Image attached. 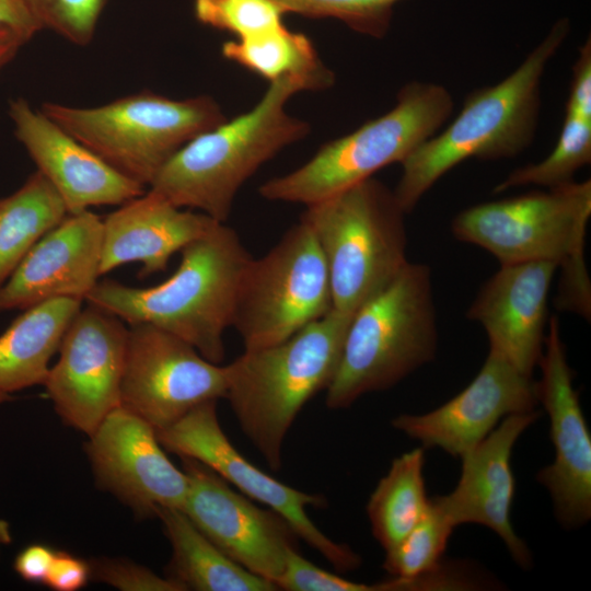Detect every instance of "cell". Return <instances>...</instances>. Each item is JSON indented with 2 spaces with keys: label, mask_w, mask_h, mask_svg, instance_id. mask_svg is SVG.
<instances>
[{
  "label": "cell",
  "mask_w": 591,
  "mask_h": 591,
  "mask_svg": "<svg viewBox=\"0 0 591 591\" xmlns=\"http://www.w3.org/2000/svg\"><path fill=\"white\" fill-rule=\"evenodd\" d=\"M323 90L320 82L302 76L269 82L250 111L184 144L148 189L179 208L225 222L243 184L267 161L310 134L308 121L286 111L288 101L300 92Z\"/></svg>",
  "instance_id": "obj_1"
},
{
  "label": "cell",
  "mask_w": 591,
  "mask_h": 591,
  "mask_svg": "<svg viewBox=\"0 0 591 591\" xmlns=\"http://www.w3.org/2000/svg\"><path fill=\"white\" fill-rule=\"evenodd\" d=\"M181 254L175 273L160 285L137 288L106 279L85 301L129 325L158 326L221 363L223 334L232 325L239 281L252 256L225 222H217Z\"/></svg>",
  "instance_id": "obj_2"
},
{
  "label": "cell",
  "mask_w": 591,
  "mask_h": 591,
  "mask_svg": "<svg viewBox=\"0 0 591 591\" xmlns=\"http://www.w3.org/2000/svg\"><path fill=\"white\" fill-rule=\"evenodd\" d=\"M570 32L560 19L522 63L495 85L471 92L457 116L401 163L394 194L406 213L451 169L476 158H513L533 141L541 106V80L547 62Z\"/></svg>",
  "instance_id": "obj_3"
},
{
  "label": "cell",
  "mask_w": 591,
  "mask_h": 591,
  "mask_svg": "<svg viewBox=\"0 0 591 591\" xmlns=\"http://www.w3.org/2000/svg\"><path fill=\"white\" fill-rule=\"evenodd\" d=\"M591 181L472 206L457 213L453 235L483 247L500 264L551 262L561 270L556 305L584 318L591 286L584 262Z\"/></svg>",
  "instance_id": "obj_4"
},
{
  "label": "cell",
  "mask_w": 591,
  "mask_h": 591,
  "mask_svg": "<svg viewBox=\"0 0 591 591\" xmlns=\"http://www.w3.org/2000/svg\"><path fill=\"white\" fill-rule=\"evenodd\" d=\"M351 318L333 309L289 338L244 350L227 364L224 398L271 470L281 467L283 441L303 406L331 384Z\"/></svg>",
  "instance_id": "obj_5"
},
{
  "label": "cell",
  "mask_w": 591,
  "mask_h": 591,
  "mask_svg": "<svg viewBox=\"0 0 591 591\" xmlns=\"http://www.w3.org/2000/svg\"><path fill=\"white\" fill-rule=\"evenodd\" d=\"M438 348L430 268L408 262L352 315L326 406L350 407L364 394L387 390L430 362Z\"/></svg>",
  "instance_id": "obj_6"
},
{
  "label": "cell",
  "mask_w": 591,
  "mask_h": 591,
  "mask_svg": "<svg viewBox=\"0 0 591 591\" xmlns=\"http://www.w3.org/2000/svg\"><path fill=\"white\" fill-rule=\"evenodd\" d=\"M327 266L333 309L354 315L409 262L406 212L394 190L370 177L305 206Z\"/></svg>",
  "instance_id": "obj_7"
},
{
  "label": "cell",
  "mask_w": 591,
  "mask_h": 591,
  "mask_svg": "<svg viewBox=\"0 0 591 591\" xmlns=\"http://www.w3.org/2000/svg\"><path fill=\"white\" fill-rule=\"evenodd\" d=\"M452 111V96L443 85L408 82L389 112L324 143L298 169L266 181L259 195L271 201L305 206L328 198L373 177L390 164H401L438 132Z\"/></svg>",
  "instance_id": "obj_8"
},
{
  "label": "cell",
  "mask_w": 591,
  "mask_h": 591,
  "mask_svg": "<svg viewBox=\"0 0 591 591\" xmlns=\"http://www.w3.org/2000/svg\"><path fill=\"white\" fill-rule=\"evenodd\" d=\"M39 109L116 171L146 188L184 144L227 119L210 95L175 100L151 91L100 106L45 102Z\"/></svg>",
  "instance_id": "obj_9"
},
{
  "label": "cell",
  "mask_w": 591,
  "mask_h": 591,
  "mask_svg": "<svg viewBox=\"0 0 591 591\" xmlns=\"http://www.w3.org/2000/svg\"><path fill=\"white\" fill-rule=\"evenodd\" d=\"M333 310L325 258L311 228L292 225L265 255L245 265L232 327L244 350L278 344Z\"/></svg>",
  "instance_id": "obj_10"
},
{
  "label": "cell",
  "mask_w": 591,
  "mask_h": 591,
  "mask_svg": "<svg viewBox=\"0 0 591 591\" xmlns=\"http://www.w3.org/2000/svg\"><path fill=\"white\" fill-rule=\"evenodd\" d=\"M155 432L166 451L205 464L247 498L262 502L281 515L299 538L317 551L337 570L345 572L360 566L361 558L355 551L331 540L309 518L306 508H323L325 498L282 484L248 462L223 432L218 419L217 401L197 405L174 424Z\"/></svg>",
  "instance_id": "obj_11"
},
{
  "label": "cell",
  "mask_w": 591,
  "mask_h": 591,
  "mask_svg": "<svg viewBox=\"0 0 591 591\" xmlns=\"http://www.w3.org/2000/svg\"><path fill=\"white\" fill-rule=\"evenodd\" d=\"M227 387L228 367L207 360L187 341L148 323L128 328L120 405L155 430L224 397Z\"/></svg>",
  "instance_id": "obj_12"
},
{
  "label": "cell",
  "mask_w": 591,
  "mask_h": 591,
  "mask_svg": "<svg viewBox=\"0 0 591 591\" xmlns=\"http://www.w3.org/2000/svg\"><path fill=\"white\" fill-rule=\"evenodd\" d=\"M127 335L120 318L91 304L73 317L44 383L66 425L90 436L120 406Z\"/></svg>",
  "instance_id": "obj_13"
},
{
  "label": "cell",
  "mask_w": 591,
  "mask_h": 591,
  "mask_svg": "<svg viewBox=\"0 0 591 591\" xmlns=\"http://www.w3.org/2000/svg\"><path fill=\"white\" fill-rule=\"evenodd\" d=\"M181 460L188 478L184 513L229 558L276 584L298 538L289 523L234 491L205 464Z\"/></svg>",
  "instance_id": "obj_14"
},
{
  "label": "cell",
  "mask_w": 591,
  "mask_h": 591,
  "mask_svg": "<svg viewBox=\"0 0 591 591\" xmlns=\"http://www.w3.org/2000/svg\"><path fill=\"white\" fill-rule=\"evenodd\" d=\"M546 331L536 385L538 402L549 418L555 459L536 479L548 490L559 523L576 529L591 518V437L556 316L549 318Z\"/></svg>",
  "instance_id": "obj_15"
},
{
  "label": "cell",
  "mask_w": 591,
  "mask_h": 591,
  "mask_svg": "<svg viewBox=\"0 0 591 591\" xmlns=\"http://www.w3.org/2000/svg\"><path fill=\"white\" fill-rule=\"evenodd\" d=\"M85 452L99 486L138 517L183 508L187 475L166 456L155 429L129 409H113L89 436Z\"/></svg>",
  "instance_id": "obj_16"
},
{
  "label": "cell",
  "mask_w": 591,
  "mask_h": 591,
  "mask_svg": "<svg viewBox=\"0 0 591 591\" xmlns=\"http://www.w3.org/2000/svg\"><path fill=\"white\" fill-rule=\"evenodd\" d=\"M538 403L536 381L489 350L476 376L453 398L425 414L398 415L391 424L422 448H439L461 457L500 419L534 410Z\"/></svg>",
  "instance_id": "obj_17"
},
{
  "label": "cell",
  "mask_w": 591,
  "mask_h": 591,
  "mask_svg": "<svg viewBox=\"0 0 591 591\" xmlns=\"http://www.w3.org/2000/svg\"><path fill=\"white\" fill-rule=\"evenodd\" d=\"M14 134L53 185L68 215L93 206H120L147 192L82 144L39 108L18 97L9 103Z\"/></svg>",
  "instance_id": "obj_18"
},
{
  "label": "cell",
  "mask_w": 591,
  "mask_h": 591,
  "mask_svg": "<svg viewBox=\"0 0 591 591\" xmlns=\"http://www.w3.org/2000/svg\"><path fill=\"white\" fill-rule=\"evenodd\" d=\"M538 417L536 409L505 417L485 439L461 456L462 471L455 488L431 498L455 528L474 523L494 531L522 568H528L532 558L511 523L515 491L511 454L520 436Z\"/></svg>",
  "instance_id": "obj_19"
},
{
  "label": "cell",
  "mask_w": 591,
  "mask_h": 591,
  "mask_svg": "<svg viewBox=\"0 0 591 591\" xmlns=\"http://www.w3.org/2000/svg\"><path fill=\"white\" fill-rule=\"evenodd\" d=\"M102 231L103 219L90 210L68 215L0 286V313L59 298L85 301L101 276Z\"/></svg>",
  "instance_id": "obj_20"
},
{
  "label": "cell",
  "mask_w": 591,
  "mask_h": 591,
  "mask_svg": "<svg viewBox=\"0 0 591 591\" xmlns=\"http://www.w3.org/2000/svg\"><path fill=\"white\" fill-rule=\"evenodd\" d=\"M557 266L551 262L500 264L467 311L498 354L532 376L543 352L547 299Z\"/></svg>",
  "instance_id": "obj_21"
},
{
  "label": "cell",
  "mask_w": 591,
  "mask_h": 591,
  "mask_svg": "<svg viewBox=\"0 0 591 591\" xmlns=\"http://www.w3.org/2000/svg\"><path fill=\"white\" fill-rule=\"evenodd\" d=\"M218 221L179 208L148 189L103 219L100 273L140 263V278L164 271L170 258Z\"/></svg>",
  "instance_id": "obj_22"
},
{
  "label": "cell",
  "mask_w": 591,
  "mask_h": 591,
  "mask_svg": "<svg viewBox=\"0 0 591 591\" xmlns=\"http://www.w3.org/2000/svg\"><path fill=\"white\" fill-rule=\"evenodd\" d=\"M82 302L53 299L23 310L10 324L0 335V393L44 385L49 361Z\"/></svg>",
  "instance_id": "obj_23"
},
{
  "label": "cell",
  "mask_w": 591,
  "mask_h": 591,
  "mask_svg": "<svg viewBox=\"0 0 591 591\" xmlns=\"http://www.w3.org/2000/svg\"><path fill=\"white\" fill-rule=\"evenodd\" d=\"M172 547L166 577L183 591H274L273 582L229 558L209 541L182 509L157 512Z\"/></svg>",
  "instance_id": "obj_24"
},
{
  "label": "cell",
  "mask_w": 591,
  "mask_h": 591,
  "mask_svg": "<svg viewBox=\"0 0 591 591\" xmlns=\"http://www.w3.org/2000/svg\"><path fill=\"white\" fill-rule=\"evenodd\" d=\"M67 216L60 196L37 170L13 194L0 198V286L32 246Z\"/></svg>",
  "instance_id": "obj_25"
},
{
  "label": "cell",
  "mask_w": 591,
  "mask_h": 591,
  "mask_svg": "<svg viewBox=\"0 0 591 591\" xmlns=\"http://www.w3.org/2000/svg\"><path fill=\"white\" fill-rule=\"evenodd\" d=\"M424 466L425 448L401 454L370 495L367 514L384 551L399 542L428 510Z\"/></svg>",
  "instance_id": "obj_26"
},
{
  "label": "cell",
  "mask_w": 591,
  "mask_h": 591,
  "mask_svg": "<svg viewBox=\"0 0 591 591\" xmlns=\"http://www.w3.org/2000/svg\"><path fill=\"white\" fill-rule=\"evenodd\" d=\"M222 56L268 80L302 76L320 82L325 90L335 82L334 72L321 60L313 42L285 25L275 30L222 44Z\"/></svg>",
  "instance_id": "obj_27"
},
{
  "label": "cell",
  "mask_w": 591,
  "mask_h": 591,
  "mask_svg": "<svg viewBox=\"0 0 591 591\" xmlns=\"http://www.w3.org/2000/svg\"><path fill=\"white\" fill-rule=\"evenodd\" d=\"M454 529L452 521L430 498L421 520L385 551L383 568L392 577L410 582L413 590H419L416 579L440 568Z\"/></svg>",
  "instance_id": "obj_28"
},
{
  "label": "cell",
  "mask_w": 591,
  "mask_h": 591,
  "mask_svg": "<svg viewBox=\"0 0 591 591\" xmlns=\"http://www.w3.org/2000/svg\"><path fill=\"white\" fill-rule=\"evenodd\" d=\"M590 162L591 120L566 114L552 152L537 163L512 171L494 188V193L524 185L557 187L572 182L575 173Z\"/></svg>",
  "instance_id": "obj_29"
},
{
  "label": "cell",
  "mask_w": 591,
  "mask_h": 591,
  "mask_svg": "<svg viewBox=\"0 0 591 591\" xmlns=\"http://www.w3.org/2000/svg\"><path fill=\"white\" fill-rule=\"evenodd\" d=\"M285 13L312 19L333 18L352 31L382 38L390 30L394 5L401 0H271Z\"/></svg>",
  "instance_id": "obj_30"
},
{
  "label": "cell",
  "mask_w": 591,
  "mask_h": 591,
  "mask_svg": "<svg viewBox=\"0 0 591 591\" xmlns=\"http://www.w3.org/2000/svg\"><path fill=\"white\" fill-rule=\"evenodd\" d=\"M194 13L201 24L233 34L235 39L280 27L286 14L271 0H195Z\"/></svg>",
  "instance_id": "obj_31"
},
{
  "label": "cell",
  "mask_w": 591,
  "mask_h": 591,
  "mask_svg": "<svg viewBox=\"0 0 591 591\" xmlns=\"http://www.w3.org/2000/svg\"><path fill=\"white\" fill-rule=\"evenodd\" d=\"M42 30L85 46L94 37L106 0H23Z\"/></svg>",
  "instance_id": "obj_32"
},
{
  "label": "cell",
  "mask_w": 591,
  "mask_h": 591,
  "mask_svg": "<svg viewBox=\"0 0 591 591\" xmlns=\"http://www.w3.org/2000/svg\"><path fill=\"white\" fill-rule=\"evenodd\" d=\"M278 589L288 591H382L381 581L362 583L341 578L326 571L304 558L296 548L287 556L281 576L276 581Z\"/></svg>",
  "instance_id": "obj_33"
},
{
  "label": "cell",
  "mask_w": 591,
  "mask_h": 591,
  "mask_svg": "<svg viewBox=\"0 0 591 591\" xmlns=\"http://www.w3.org/2000/svg\"><path fill=\"white\" fill-rule=\"evenodd\" d=\"M90 563L91 579L124 591H183L167 577L134 561L120 558H97Z\"/></svg>",
  "instance_id": "obj_34"
},
{
  "label": "cell",
  "mask_w": 591,
  "mask_h": 591,
  "mask_svg": "<svg viewBox=\"0 0 591 591\" xmlns=\"http://www.w3.org/2000/svg\"><path fill=\"white\" fill-rule=\"evenodd\" d=\"M566 114L591 120V39L579 47L572 67V79L566 103Z\"/></svg>",
  "instance_id": "obj_35"
},
{
  "label": "cell",
  "mask_w": 591,
  "mask_h": 591,
  "mask_svg": "<svg viewBox=\"0 0 591 591\" xmlns=\"http://www.w3.org/2000/svg\"><path fill=\"white\" fill-rule=\"evenodd\" d=\"M91 579L90 563L65 551H56L44 584L56 591H77Z\"/></svg>",
  "instance_id": "obj_36"
},
{
  "label": "cell",
  "mask_w": 591,
  "mask_h": 591,
  "mask_svg": "<svg viewBox=\"0 0 591 591\" xmlns=\"http://www.w3.org/2000/svg\"><path fill=\"white\" fill-rule=\"evenodd\" d=\"M56 551L45 544H31L16 555L13 568L25 581L44 583Z\"/></svg>",
  "instance_id": "obj_37"
},
{
  "label": "cell",
  "mask_w": 591,
  "mask_h": 591,
  "mask_svg": "<svg viewBox=\"0 0 591 591\" xmlns=\"http://www.w3.org/2000/svg\"><path fill=\"white\" fill-rule=\"evenodd\" d=\"M0 28L10 30L26 42L42 31L23 0H0Z\"/></svg>",
  "instance_id": "obj_38"
},
{
  "label": "cell",
  "mask_w": 591,
  "mask_h": 591,
  "mask_svg": "<svg viewBox=\"0 0 591 591\" xmlns=\"http://www.w3.org/2000/svg\"><path fill=\"white\" fill-rule=\"evenodd\" d=\"M26 40L16 33L0 28V70L10 62Z\"/></svg>",
  "instance_id": "obj_39"
},
{
  "label": "cell",
  "mask_w": 591,
  "mask_h": 591,
  "mask_svg": "<svg viewBox=\"0 0 591 591\" xmlns=\"http://www.w3.org/2000/svg\"><path fill=\"white\" fill-rule=\"evenodd\" d=\"M12 540L10 525L5 520L0 519V547L9 544Z\"/></svg>",
  "instance_id": "obj_40"
},
{
  "label": "cell",
  "mask_w": 591,
  "mask_h": 591,
  "mask_svg": "<svg viewBox=\"0 0 591 591\" xmlns=\"http://www.w3.org/2000/svg\"><path fill=\"white\" fill-rule=\"evenodd\" d=\"M12 399L13 397L11 396V394L0 393V404Z\"/></svg>",
  "instance_id": "obj_41"
}]
</instances>
